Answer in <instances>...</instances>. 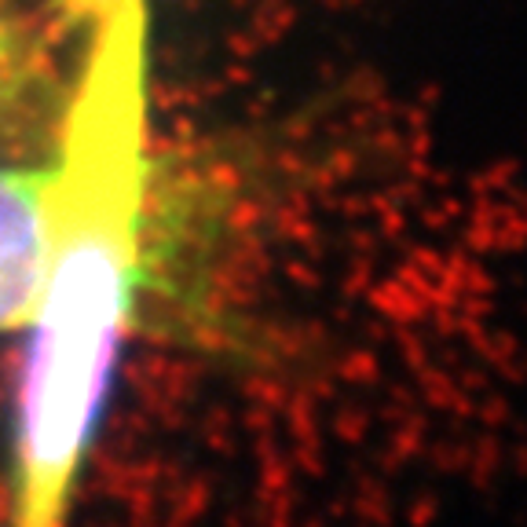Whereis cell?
<instances>
[{
  "label": "cell",
  "instance_id": "1",
  "mask_svg": "<svg viewBox=\"0 0 527 527\" xmlns=\"http://www.w3.org/2000/svg\"><path fill=\"white\" fill-rule=\"evenodd\" d=\"M77 70L55 158L59 213L11 403L4 527H70L125 345L165 264L147 151V0H70Z\"/></svg>",
  "mask_w": 527,
  "mask_h": 527
},
{
  "label": "cell",
  "instance_id": "2",
  "mask_svg": "<svg viewBox=\"0 0 527 527\" xmlns=\"http://www.w3.org/2000/svg\"><path fill=\"white\" fill-rule=\"evenodd\" d=\"M55 213V158L0 162V334L22 330L41 297L52 260Z\"/></svg>",
  "mask_w": 527,
  "mask_h": 527
},
{
  "label": "cell",
  "instance_id": "3",
  "mask_svg": "<svg viewBox=\"0 0 527 527\" xmlns=\"http://www.w3.org/2000/svg\"><path fill=\"white\" fill-rule=\"evenodd\" d=\"M15 77H19V37L11 30L4 8H0V99L11 92Z\"/></svg>",
  "mask_w": 527,
  "mask_h": 527
}]
</instances>
